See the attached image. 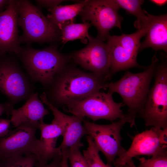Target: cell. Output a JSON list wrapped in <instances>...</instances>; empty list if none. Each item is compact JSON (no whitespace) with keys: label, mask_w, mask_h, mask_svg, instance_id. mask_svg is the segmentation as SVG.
<instances>
[{"label":"cell","mask_w":167,"mask_h":167,"mask_svg":"<svg viewBox=\"0 0 167 167\" xmlns=\"http://www.w3.org/2000/svg\"><path fill=\"white\" fill-rule=\"evenodd\" d=\"M106 82L92 73L84 71L68 63L56 75L44 92L49 102L58 108L105 89Z\"/></svg>","instance_id":"obj_1"},{"label":"cell","mask_w":167,"mask_h":167,"mask_svg":"<svg viewBox=\"0 0 167 167\" xmlns=\"http://www.w3.org/2000/svg\"><path fill=\"white\" fill-rule=\"evenodd\" d=\"M159 60L155 54L151 64L143 71L133 73L126 71L118 80L106 82L105 84L104 88L108 89V92L118 93L122 98L124 105L127 106L126 114L131 119V127L135 125V118L144 104Z\"/></svg>","instance_id":"obj_2"},{"label":"cell","mask_w":167,"mask_h":167,"mask_svg":"<svg viewBox=\"0 0 167 167\" xmlns=\"http://www.w3.org/2000/svg\"><path fill=\"white\" fill-rule=\"evenodd\" d=\"M56 45L42 49L30 45L21 47L16 54L31 81L39 82L46 88L56 75L71 60L69 54L60 53Z\"/></svg>","instance_id":"obj_3"},{"label":"cell","mask_w":167,"mask_h":167,"mask_svg":"<svg viewBox=\"0 0 167 167\" xmlns=\"http://www.w3.org/2000/svg\"><path fill=\"white\" fill-rule=\"evenodd\" d=\"M154 84L149 89L138 117L146 126L167 129V61L166 56H160L155 69Z\"/></svg>","instance_id":"obj_4"},{"label":"cell","mask_w":167,"mask_h":167,"mask_svg":"<svg viewBox=\"0 0 167 167\" xmlns=\"http://www.w3.org/2000/svg\"><path fill=\"white\" fill-rule=\"evenodd\" d=\"M17 4L18 24L23 30L19 37L20 43L53 42L60 39V30L38 7L28 0H17Z\"/></svg>","instance_id":"obj_5"},{"label":"cell","mask_w":167,"mask_h":167,"mask_svg":"<svg viewBox=\"0 0 167 167\" xmlns=\"http://www.w3.org/2000/svg\"><path fill=\"white\" fill-rule=\"evenodd\" d=\"M6 54L0 56V91L12 108L18 102L27 101L36 88L16 58Z\"/></svg>","instance_id":"obj_6"},{"label":"cell","mask_w":167,"mask_h":167,"mask_svg":"<svg viewBox=\"0 0 167 167\" xmlns=\"http://www.w3.org/2000/svg\"><path fill=\"white\" fill-rule=\"evenodd\" d=\"M113 94L100 91L63 107L64 110L82 118L87 117L94 121L105 119L112 122L126 115L121 108L123 102L114 101Z\"/></svg>","instance_id":"obj_7"},{"label":"cell","mask_w":167,"mask_h":167,"mask_svg":"<svg viewBox=\"0 0 167 167\" xmlns=\"http://www.w3.org/2000/svg\"><path fill=\"white\" fill-rule=\"evenodd\" d=\"M147 28L130 34L120 36L109 35L106 40L109 49L111 76L115 73L133 67L144 68L137 61L140 40L145 36Z\"/></svg>","instance_id":"obj_8"},{"label":"cell","mask_w":167,"mask_h":167,"mask_svg":"<svg viewBox=\"0 0 167 167\" xmlns=\"http://www.w3.org/2000/svg\"><path fill=\"white\" fill-rule=\"evenodd\" d=\"M87 135L92 138L99 151L105 156L108 164L110 165L117 157L122 156L126 151L121 145L122 139L121 130L126 123L130 124L131 121L126 114L118 121L108 125H100L83 119Z\"/></svg>","instance_id":"obj_9"},{"label":"cell","mask_w":167,"mask_h":167,"mask_svg":"<svg viewBox=\"0 0 167 167\" xmlns=\"http://www.w3.org/2000/svg\"><path fill=\"white\" fill-rule=\"evenodd\" d=\"M84 6L79 14L83 22L89 21L98 31L96 38L104 41L109 32L116 27L121 28L122 17L114 0H84Z\"/></svg>","instance_id":"obj_10"},{"label":"cell","mask_w":167,"mask_h":167,"mask_svg":"<svg viewBox=\"0 0 167 167\" xmlns=\"http://www.w3.org/2000/svg\"><path fill=\"white\" fill-rule=\"evenodd\" d=\"M88 40L85 47L69 54L71 60L107 82L111 78L108 45L96 37Z\"/></svg>","instance_id":"obj_11"},{"label":"cell","mask_w":167,"mask_h":167,"mask_svg":"<svg viewBox=\"0 0 167 167\" xmlns=\"http://www.w3.org/2000/svg\"><path fill=\"white\" fill-rule=\"evenodd\" d=\"M167 129L152 127L134 137L129 149L116 159L115 165H123L134 157L140 155L154 156L167 152Z\"/></svg>","instance_id":"obj_12"},{"label":"cell","mask_w":167,"mask_h":167,"mask_svg":"<svg viewBox=\"0 0 167 167\" xmlns=\"http://www.w3.org/2000/svg\"><path fill=\"white\" fill-rule=\"evenodd\" d=\"M0 138V159L32 153L37 139L36 129L21 125Z\"/></svg>","instance_id":"obj_13"},{"label":"cell","mask_w":167,"mask_h":167,"mask_svg":"<svg viewBox=\"0 0 167 167\" xmlns=\"http://www.w3.org/2000/svg\"><path fill=\"white\" fill-rule=\"evenodd\" d=\"M40 97L42 102L52 111L54 118L62 126L63 140L58 148L62 151H66L74 147H83L84 144L81 140L87 134L83 124V118L74 115L69 116L60 111L49 102L44 92Z\"/></svg>","instance_id":"obj_14"},{"label":"cell","mask_w":167,"mask_h":167,"mask_svg":"<svg viewBox=\"0 0 167 167\" xmlns=\"http://www.w3.org/2000/svg\"><path fill=\"white\" fill-rule=\"evenodd\" d=\"M39 129L40 138L37 139L32 153L36 160L35 166L46 164L50 160L62 158V151L56 147L58 138L63 133L59 122L54 118L49 124L42 121Z\"/></svg>","instance_id":"obj_15"},{"label":"cell","mask_w":167,"mask_h":167,"mask_svg":"<svg viewBox=\"0 0 167 167\" xmlns=\"http://www.w3.org/2000/svg\"><path fill=\"white\" fill-rule=\"evenodd\" d=\"M19 16L17 0H10L5 10L0 13V56L7 53L16 55L20 50Z\"/></svg>","instance_id":"obj_16"},{"label":"cell","mask_w":167,"mask_h":167,"mask_svg":"<svg viewBox=\"0 0 167 167\" xmlns=\"http://www.w3.org/2000/svg\"><path fill=\"white\" fill-rule=\"evenodd\" d=\"M43 103L38 97V93L35 92L22 106L11 110L9 115H11V123L15 127L26 125L39 129L44 117L50 113Z\"/></svg>","instance_id":"obj_17"},{"label":"cell","mask_w":167,"mask_h":167,"mask_svg":"<svg viewBox=\"0 0 167 167\" xmlns=\"http://www.w3.org/2000/svg\"><path fill=\"white\" fill-rule=\"evenodd\" d=\"M148 22L144 41L140 43L139 51L151 48L167 52V15H154L145 11Z\"/></svg>","instance_id":"obj_18"},{"label":"cell","mask_w":167,"mask_h":167,"mask_svg":"<svg viewBox=\"0 0 167 167\" xmlns=\"http://www.w3.org/2000/svg\"><path fill=\"white\" fill-rule=\"evenodd\" d=\"M84 6V1L71 5H58L49 9L50 14L48 15L46 17L59 29L66 23L74 21L75 17L79 14Z\"/></svg>","instance_id":"obj_19"},{"label":"cell","mask_w":167,"mask_h":167,"mask_svg":"<svg viewBox=\"0 0 167 167\" xmlns=\"http://www.w3.org/2000/svg\"><path fill=\"white\" fill-rule=\"evenodd\" d=\"M92 25L88 22L83 23H75L69 21L62 25L59 28L61 33L60 39L65 44L68 41L80 39L84 43L87 42L92 36L88 33V29Z\"/></svg>","instance_id":"obj_20"},{"label":"cell","mask_w":167,"mask_h":167,"mask_svg":"<svg viewBox=\"0 0 167 167\" xmlns=\"http://www.w3.org/2000/svg\"><path fill=\"white\" fill-rule=\"evenodd\" d=\"M119 8L125 10L136 18L134 26L138 30L147 28L148 22V17L142 9L141 6L144 2L142 0H114Z\"/></svg>","instance_id":"obj_21"},{"label":"cell","mask_w":167,"mask_h":167,"mask_svg":"<svg viewBox=\"0 0 167 167\" xmlns=\"http://www.w3.org/2000/svg\"><path fill=\"white\" fill-rule=\"evenodd\" d=\"M88 147L83 150V155L88 167H112L109 164H105L101 159L99 151L96 146L92 137L89 135L86 137Z\"/></svg>","instance_id":"obj_22"},{"label":"cell","mask_w":167,"mask_h":167,"mask_svg":"<svg viewBox=\"0 0 167 167\" xmlns=\"http://www.w3.org/2000/svg\"><path fill=\"white\" fill-rule=\"evenodd\" d=\"M36 160L32 153L0 159V167H34Z\"/></svg>","instance_id":"obj_23"},{"label":"cell","mask_w":167,"mask_h":167,"mask_svg":"<svg viewBox=\"0 0 167 167\" xmlns=\"http://www.w3.org/2000/svg\"><path fill=\"white\" fill-rule=\"evenodd\" d=\"M80 148L75 147L65 151L71 167H88L87 161L80 152Z\"/></svg>","instance_id":"obj_24"},{"label":"cell","mask_w":167,"mask_h":167,"mask_svg":"<svg viewBox=\"0 0 167 167\" xmlns=\"http://www.w3.org/2000/svg\"><path fill=\"white\" fill-rule=\"evenodd\" d=\"M139 159V164L137 167H167V152L153 156L149 159L142 157Z\"/></svg>","instance_id":"obj_25"},{"label":"cell","mask_w":167,"mask_h":167,"mask_svg":"<svg viewBox=\"0 0 167 167\" xmlns=\"http://www.w3.org/2000/svg\"><path fill=\"white\" fill-rule=\"evenodd\" d=\"M10 119H0V138L6 136L10 131Z\"/></svg>","instance_id":"obj_26"},{"label":"cell","mask_w":167,"mask_h":167,"mask_svg":"<svg viewBox=\"0 0 167 167\" xmlns=\"http://www.w3.org/2000/svg\"><path fill=\"white\" fill-rule=\"evenodd\" d=\"M63 0H36V3L39 6L51 9L59 5Z\"/></svg>","instance_id":"obj_27"},{"label":"cell","mask_w":167,"mask_h":167,"mask_svg":"<svg viewBox=\"0 0 167 167\" xmlns=\"http://www.w3.org/2000/svg\"><path fill=\"white\" fill-rule=\"evenodd\" d=\"M62 158L53 160L52 162L49 164H47L43 165L36 166V167H60Z\"/></svg>","instance_id":"obj_28"},{"label":"cell","mask_w":167,"mask_h":167,"mask_svg":"<svg viewBox=\"0 0 167 167\" xmlns=\"http://www.w3.org/2000/svg\"><path fill=\"white\" fill-rule=\"evenodd\" d=\"M9 110V105L6 102L4 103H0V116L5 113L7 115Z\"/></svg>","instance_id":"obj_29"},{"label":"cell","mask_w":167,"mask_h":167,"mask_svg":"<svg viewBox=\"0 0 167 167\" xmlns=\"http://www.w3.org/2000/svg\"><path fill=\"white\" fill-rule=\"evenodd\" d=\"M62 152V155L61 160L60 167H69L66 152L64 151Z\"/></svg>","instance_id":"obj_30"},{"label":"cell","mask_w":167,"mask_h":167,"mask_svg":"<svg viewBox=\"0 0 167 167\" xmlns=\"http://www.w3.org/2000/svg\"><path fill=\"white\" fill-rule=\"evenodd\" d=\"M10 0H0V13L3 11L9 3Z\"/></svg>","instance_id":"obj_31"},{"label":"cell","mask_w":167,"mask_h":167,"mask_svg":"<svg viewBox=\"0 0 167 167\" xmlns=\"http://www.w3.org/2000/svg\"><path fill=\"white\" fill-rule=\"evenodd\" d=\"M151 2L158 6H162L166 4L167 2L166 0H151Z\"/></svg>","instance_id":"obj_32"},{"label":"cell","mask_w":167,"mask_h":167,"mask_svg":"<svg viewBox=\"0 0 167 167\" xmlns=\"http://www.w3.org/2000/svg\"><path fill=\"white\" fill-rule=\"evenodd\" d=\"M126 164L128 165L130 167H137L135 165L133 162L132 161V160L128 161Z\"/></svg>","instance_id":"obj_33"},{"label":"cell","mask_w":167,"mask_h":167,"mask_svg":"<svg viewBox=\"0 0 167 167\" xmlns=\"http://www.w3.org/2000/svg\"><path fill=\"white\" fill-rule=\"evenodd\" d=\"M115 167H130L128 165L126 164L123 165H115Z\"/></svg>","instance_id":"obj_34"}]
</instances>
